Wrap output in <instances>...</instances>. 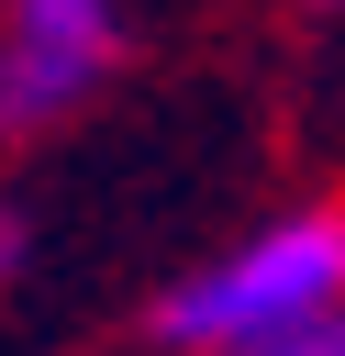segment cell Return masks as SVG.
<instances>
[{
	"label": "cell",
	"mask_w": 345,
	"mask_h": 356,
	"mask_svg": "<svg viewBox=\"0 0 345 356\" xmlns=\"http://www.w3.org/2000/svg\"><path fill=\"white\" fill-rule=\"evenodd\" d=\"M111 0H11L0 11V145L45 134L56 111H78L111 67Z\"/></svg>",
	"instance_id": "obj_2"
},
{
	"label": "cell",
	"mask_w": 345,
	"mask_h": 356,
	"mask_svg": "<svg viewBox=\"0 0 345 356\" xmlns=\"http://www.w3.org/2000/svg\"><path fill=\"white\" fill-rule=\"evenodd\" d=\"M22 267V211H0V278Z\"/></svg>",
	"instance_id": "obj_4"
},
{
	"label": "cell",
	"mask_w": 345,
	"mask_h": 356,
	"mask_svg": "<svg viewBox=\"0 0 345 356\" xmlns=\"http://www.w3.org/2000/svg\"><path fill=\"white\" fill-rule=\"evenodd\" d=\"M323 312H345V211H289L256 245L178 278L156 300V345L167 356H256V345H278Z\"/></svg>",
	"instance_id": "obj_1"
},
{
	"label": "cell",
	"mask_w": 345,
	"mask_h": 356,
	"mask_svg": "<svg viewBox=\"0 0 345 356\" xmlns=\"http://www.w3.org/2000/svg\"><path fill=\"white\" fill-rule=\"evenodd\" d=\"M256 356H345V312H323V323H300V334H278Z\"/></svg>",
	"instance_id": "obj_3"
}]
</instances>
